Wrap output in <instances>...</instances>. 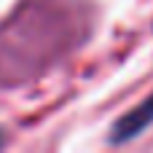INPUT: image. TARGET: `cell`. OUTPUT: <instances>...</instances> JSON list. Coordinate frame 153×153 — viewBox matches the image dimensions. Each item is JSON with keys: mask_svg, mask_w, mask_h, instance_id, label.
I'll use <instances>...</instances> for the list:
<instances>
[{"mask_svg": "<svg viewBox=\"0 0 153 153\" xmlns=\"http://www.w3.org/2000/svg\"><path fill=\"white\" fill-rule=\"evenodd\" d=\"M151 124H153V94L145 97L137 108H132L126 116H121V118L113 124V129H110V143H116V145L129 143V140H134L137 134H143Z\"/></svg>", "mask_w": 153, "mask_h": 153, "instance_id": "obj_1", "label": "cell"}, {"mask_svg": "<svg viewBox=\"0 0 153 153\" xmlns=\"http://www.w3.org/2000/svg\"><path fill=\"white\" fill-rule=\"evenodd\" d=\"M0 145H3V137H0Z\"/></svg>", "mask_w": 153, "mask_h": 153, "instance_id": "obj_2", "label": "cell"}]
</instances>
